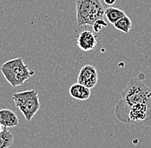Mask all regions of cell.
<instances>
[{
  "mask_svg": "<svg viewBox=\"0 0 151 148\" xmlns=\"http://www.w3.org/2000/svg\"><path fill=\"white\" fill-rule=\"evenodd\" d=\"M116 117L125 124L139 128L151 126V100L129 105L120 100L115 107Z\"/></svg>",
  "mask_w": 151,
  "mask_h": 148,
  "instance_id": "6da1fadb",
  "label": "cell"
},
{
  "mask_svg": "<svg viewBox=\"0 0 151 148\" xmlns=\"http://www.w3.org/2000/svg\"><path fill=\"white\" fill-rule=\"evenodd\" d=\"M0 70L12 87L23 85L29 78L35 75V71L31 70L28 65L24 64L22 57L5 62L0 67Z\"/></svg>",
  "mask_w": 151,
  "mask_h": 148,
  "instance_id": "7a4b0ae2",
  "label": "cell"
},
{
  "mask_svg": "<svg viewBox=\"0 0 151 148\" xmlns=\"http://www.w3.org/2000/svg\"><path fill=\"white\" fill-rule=\"evenodd\" d=\"M76 11L79 27L92 26L95 21L105 16V8L101 0H76Z\"/></svg>",
  "mask_w": 151,
  "mask_h": 148,
  "instance_id": "3957f363",
  "label": "cell"
},
{
  "mask_svg": "<svg viewBox=\"0 0 151 148\" xmlns=\"http://www.w3.org/2000/svg\"><path fill=\"white\" fill-rule=\"evenodd\" d=\"M123 101L132 105L151 100V89L139 77L132 79L121 93Z\"/></svg>",
  "mask_w": 151,
  "mask_h": 148,
  "instance_id": "277c9868",
  "label": "cell"
},
{
  "mask_svg": "<svg viewBox=\"0 0 151 148\" xmlns=\"http://www.w3.org/2000/svg\"><path fill=\"white\" fill-rule=\"evenodd\" d=\"M12 99L28 122L32 120V118L40 109L39 95L36 89L13 93Z\"/></svg>",
  "mask_w": 151,
  "mask_h": 148,
  "instance_id": "5b68a950",
  "label": "cell"
},
{
  "mask_svg": "<svg viewBox=\"0 0 151 148\" xmlns=\"http://www.w3.org/2000/svg\"><path fill=\"white\" fill-rule=\"evenodd\" d=\"M77 82L83 86L93 88L98 82V72L93 65L86 64L82 67L77 77Z\"/></svg>",
  "mask_w": 151,
  "mask_h": 148,
  "instance_id": "8992f818",
  "label": "cell"
},
{
  "mask_svg": "<svg viewBox=\"0 0 151 148\" xmlns=\"http://www.w3.org/2000/svg\"><path fill=\"white\" fill-rule=\"evenodd\" d=\"M76 44L83 51H90L94 50L97 45V36L89 30H84L77 36Z\"/></svg>",
  "mask_w": 151,
  "mask_h": 148,
  "instance_id": "52a82bcc",
  "label": "cell"
},
{
  "mask_svg": "<svg viewBox=\"0 0 151 148\" xmlns=\"http://www.w3.org/2000/svg\"><path fill=\"white\" fill-rule=\"evenodd\" d=\"M0 124L4 128H14L18 126L19 120L17 114L9 109L0 110Z\"/></svg>",
  "mask_w": 151,
  "mask_h": 148,
  "instance_id": "ba28073f",
  "label": "cell"
},
{
  "mask_svg": "<svg viewBox=\"0 0 151 148\" xmlns=\"http://www.w3.org/2000/svg\"><path fill=\"white\" fill-rule=\"evenodd\" d=\"M70 95L76 100H87L89 99L91 95L90 88L83 86V84H73L69 90Z\"/></svg>",
  "mask_w": 151,
  "mask_h": 148,
  "instance_id": "9c48e42d",
  "label": "cell"
},
{
  "mask_svg": "<svg viewBox=\"0 0 151 148\" xmlns=\"http://www.w3.org/2000/svg\"><path fill=\"white\" fill-rule=\"evenodd\" d=\"M126 14L124 13V10L115 7L110 6L107 9H105V16L107 19V21L112 24H114L117 21H119Z\"/></svg>",
  "mask_w": 151,
  "mask_h": 148,
  "instance_id": "30bf717a",
  "label": "cell"
},
{
  "mask_svg": "<svg viewBox=\"0 0 151 148\" xmlns=\"http://www.w3.org/2000/svg\"><path fill=\"white\" fill-rule=\"evenodd\" d=\"M113 26L117 30L123 32L124 34H128L132 28V20L127 15H125L119 19V21H117L113 24Z\"/></svg>",
  "mask_w": 151,
  "mask_h": 148,
  "instance_id": "8fae6325",
  "label": "cell"
},
{
  "mask_svg": "<svg viewBox=\"0 0 151 148\" xmlns=\"http://www.w3.org/2000/svg\"><path fill=\"white\" fill-rule=\"evenodd\" d=\"M14 141L13 134L7 129V128H4L0 132V148H7L12 146Z\"/></svg>",
  "mask_w": 151,
  "mask_h": 148,
  "instance_id": "7c38bea8",
  "label": "cell"
},
{
  "mask_svg": "<svg viewBox=\"0 0 151 148\" xmlns=\"http://www.w3.org/2000/svg\"><path fill=\"white\" fill-rule=\"evenodd\" d=\"M92 27H93V29H94V31L95 33H99V32H101L103 29V28H106L107 27V23L104 21L103 18L99 19V20L94 21V24L92 25Z\"/></svg>",
  "mask_w": 151,
  "mask_h": 148,
  "instance_id": "4fadbf2b",
  "label": "cell"
},
{
  "mask_svg": "<svg viewBox=\"0 0 151 148\" xmlns=\"http://www.w3.org/2000/svg\"><path fill=\"white\" fill-rule=\"evenodd\" d=\"M104 3L109 6H112L113 4L116 3V0H104Z\"/></svg>",
  "mask_w": 151,
  "mask_h": 148,
  "instance_id": "5bb4252c",
  "label": "cell"
},
{
  "mask_svg": "<svg viewBox=\"0 0 151 148\" xmlns=\"http://www.w3.org/2000/svg\"><path fill=\"white\" fill-rule=\"evenodd\" d=\"M3 129H3V126H2V125L0 124V132H1V131H2Z\"/></svg>",
  "mask_w": 151,
  "mask_h": 148,
  "instance_id": "9a60e30c",
  "label": "cell"
}]
</instances>
